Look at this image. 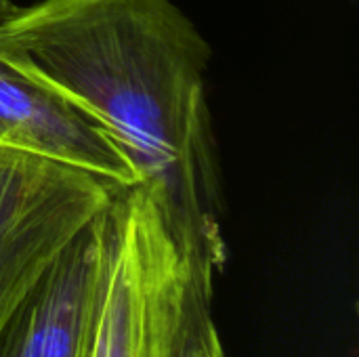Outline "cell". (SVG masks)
Here are the masks:
<instances>
[{
  "mask_svg": "<svg viewBox=\"0 0 359 357\" xmlns=\"http://www.w3.org/2000/svg\"><path fill=\"white\" fill-rule=\"evenodd\" d=\"M0 55L86 112L126 156L175 240L223 274L210 46L172 0L15 6L0 23Z\"/></svg>",
  "mask_w": 359,
  "mask_h": 357,
  "instance_id": "1",
  "label": "cell"
},
{
  "mask_svg": "<svg viewBox=\"0 0 359 357\" xmlns=\"http://www.w3.org/2000/svg\"><path fill=\"white\" fill-rule=\"evenodd\" d=\"M221 274L189 255L139 187L116 200L90 357H183Z\"/></svg>",
  "mask_w": 359,
  "mask_h": 357,
  "instance_id": "2",
  "label": "cell"
},
{
  "mask_svg": "<svg viewBox=\"0 0 359 357\" xmlns=\"http://www.w3.org/2000/svg\"><path fill=\"white\" fill-rule=\"evenodd\" d=\"M122 191L97 175L0 149V337L72 240Z\"/></svg>",
  "mask_w": 359,
  "mask_h": 357,
  "instance_id": "3",
  "label": "cell"
},
{
  "mask_svg": "<svg viewBox=\"0 0 359 357\" xmlns=\"http://www.w3.org/2000/svg\"><path fill=\"white\" fill-rule=\"evenodd\" d=\"M118 200V198H116ZM116 200L63 250L0 337V357H90Z\"/></svg>",
  "mask_w": 359,
  "mask_h": 357,
  "instance_id": "4",
  "label": "cell"
},
{
  "mask_svg": "<svg viewBox=\"0 0 359 357\" xmlns=\"http://www.w3.org/2000/svg\"><path fill=\"white\" fill-rule=\"evenodd\" d=\"M0 149L53 160L120 189L137 185L126 156L86 112L2 55Z\"/></svg>",
  "mask_w": 359,
  "mask_h": 357,
  "instance_id": "5",
  "label": "cell"
},
{
  "mask_svg": "<svg viewBox=\"0 0 359 357\" xmlns=\"http://www.w3.org/2000/svg\"><path fill=\"white\" fill-rule=\"evenodd\" d=\"M183 357H225L223 341H221L219 330L215 326L212 314L206 316L198 324V328L194 330Z\"/></svg>",
  "mask_w": 359,
  "mask_h": 357,
  "instance_id": "6",
  "label": "cell"
},
{
  "mask_svg": "<svg viewBox=\"0 0 359 357\" xmlns=\"http://www.w3.org/2000/svg\"><path fill=\"white\" fill-rule=\"evenodd\" d=\"M15 8V4L11 0H0V23L11 15V11Z\"/></svg>",
  "mask_w": 359,
  "mask_h": 357,
  "instance_id": "7",
  "label": "cell"
}]
</instances>
